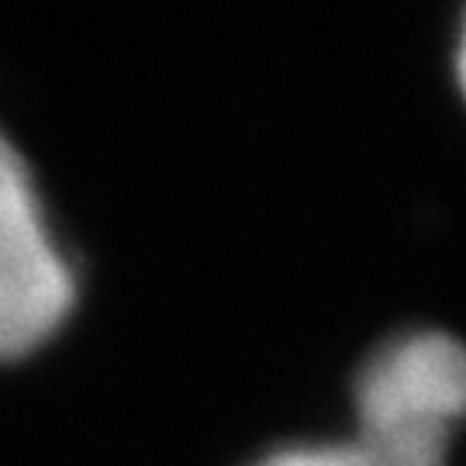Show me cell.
I'll return each instance as SVG.
<instances>
[{"label": "cell", "instance_id": "cell-3", "mask_svg": "<svg viewBox=\"0 0 466 466\" xmlns=\"http://www.w3.org/2000/svg\"><path fill=\"white\" fill-rule=\"evenodd\" d=\"M259 466H377L356 442L342 446H304V450L273 452Z\"/></svg>", "mask_w": 466, "mask_h": 466}, {"label": "cell", "instance_id": "cell-2", "mask_svg": "<svg viewBox=\"0 0 466 466\" xmlns=\"http://www.w3.org/2000/svg\"><path fill=\"white\" fill-rule=\"evenodd\" d=\"M73 269L52 238L25 159L0 132V356L38 346L73 308Z\"/></svg>", "mask_w": 466, "mask_h": 466}, {"label": "cell", "instance_id": "cell-4", "mask_svg": "<svg viewBox=\"0 0 466 466\" xmlns=\"http://www.w3.org/2000/svg\"><path fill=\"white\" fill-rule=\"evenodd\" d=\"M456 69H460V84H463V94H466V25H463V35H460V52H456Z\"/></svg>", "mask_w": 466, "mask_h": 466}, {"label": "cell", "instance_id": "cell-1", "mask_svg": "<svg viewBox=\"0 0 466 466\" xmlns=\"http://www.w3.org/2000/svg\"><path fill=\"white\" fill-rule=\"evenodd\" d=\"M356 446L377 466H450L466 421V346L446 332L387 342L356 380Z\"/></svg>", "mask_w": 466, "mask_h": 466}]
</instances>
